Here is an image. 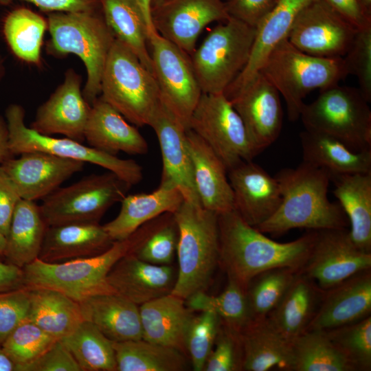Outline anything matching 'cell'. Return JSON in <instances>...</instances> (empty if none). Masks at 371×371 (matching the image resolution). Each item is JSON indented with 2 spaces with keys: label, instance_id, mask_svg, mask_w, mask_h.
<instances>
[{
  "label": "cell",
  "instance_id": "obj_1",
  "mask_svg": "<svg viewBox=\"0 0 371 371\" xmlns=\"http://www.w3.org/2000/svg\"><path fill=\"white\" fill-rule=\"evenodd\" d=\"M219 264L228 278L246 289L256 276L266 270L287 267L300 271L314 244L317 230L288 243H278L247 224L232 210L218 214Z\"/></svg>",
  "mask_w": 371,
  "mask_h": 371
},
{
  "label": "cell",
  "instance_id": "obj_2",
  "mask_svg": "<svg viewBox=\"0 0 371 371\" xmlns=\"http://www.w3.org/2000/svg\"><path fill=\"white\" fill-rule=\"evenodd\" d=\"M274 177L281 203L268 220L256 227L258 230L280 235L295 228H346L348 220L343 209L327 196L331 181L328 170L302 161L295 168L281 169Z\"/></svg>",
  "mask_w": 371,
  "mask_h": 371
},
{
  "label": "cell",
  "instance_id": "obj_3",
  "mask_svg": "<svg viewBox=\"0 0 371 371\" xmlns=\"http://www.w3.org/2000/svg\"><path fill=\"white\" fill-rule=\"evenodd\" d=\"M168 218L164 214L151 220L128 238L113 241L108 249L93 256L55 263L36 258L22 268L24 287L54 289L78 303L95 295L114 293L106 280L111 268L120 258L133 253Z\"/></svg>",
  "mask_w": 371,
  "mask_h": 371
},
{
  "label": "cell",
  "instance_id": "obj_4",
  "mask_svg": "<svg viewBox=\"0 0 371 371\" xmlns=\"http://www.w3.org/2000/svg\"><path fill=\"white\" fill-rule=\"evenodd\" d=\"M173 215L179 232V269L170 293L186 300L205 291L219 264L218 214L183 201Z\"/></svg>",
  "mask_w": 371,
  "mask_h": 371
},
{
  "label": "cell",
  "instance_id": "obj_5",
  "mask_svg": "<svg viewBox=\"0 0 371 371\" xmlns=\"http://www.w3.org/2000/svg\"><path fill=\"white\" fill-rule=\"evenodd\" d=\"M51 36L46 51L56 56L73 54L81 59L87 71L82 90L91 105L100 95L104 67L115 36L102 11L52 12L47 19Z\"/></svg>",
  "mask_w": 371,
  "mask_h": 371
},
{
  "label": "cell",
  "instance_id": "obj_6",
  "mask_svg": "<svg viewBox=\"0 0 371 371\" xmlns=\"http://www.w3.org/2000/svg\"><path fill=\"white\" fill-rule=\"evenodd\" d=\"M284 98L290 121L300 118L303 100L312 91L338 85L348 76L343 58H323L299 50L285 38L266 58L260 71Z\"/></svg>",
  "mask_w": 371,
  "mask_h": 371
},
{
  "label": "cell",
  "instance_id": "obj_7",
  "mask_svg": "<svg viewBox=\"0 0 371 371\" xmlns=\"http://www.w3.org/2000/svg\"><path fill=\"white\" fill-rule=\"evenodd\" d=\"M100 96L137 126H148L160 102L153 74L116 38L102 72Z\"/></svg>",
  "mask_w": 371,
  "mask_h": 371
},
{
  "label": "cell",
  "instance_id": "obj_8",
  "mask_svg": "<svg viewBox=\"0 0 371 371\" xmlns=\"http://www.w3.org/2000/svg\"><path fill=\"white\" fill-rule=\"evenodd\" d=\"M256 28L229 17L212 28L192 52L191 62L203 93H224L250 56Z\"/></svg>",
  "mask_w": 371,
  "mask_h": 371
},
{
  "label": "cell",
  "instance_id": "obj_9",
  "mask_svg": "<svg viewBox=\"0 0 371 371\" xmlns=\"http://www.w3.org/2000/svg\"><path fill=\"white\" fill-rule=\"evenodd\" d=\"M359 88L338 85L322 89L304 104L305 129L337 138L355 151L371 150V110Z\"/></svg>",
  "mask_w": 371,
  "mask_h": 371
},
{
  "label": "cell",
  "instance_id": "obj_10",
  "mask_svg": "<svg viewBox=\"0 0 371 371\" xmlns=\"http://www.w3.org/2000/svg\"><path fill=\"white\" fill-rule=\"evenodd\" d=\"M131 185L112 172L93 174L60 187L40 205L47 226L99 223L105 212L127 195Z\"/></svg>",
  "mask_w": 371,
  "mask_h": 371
},
{
  "label": "cell",
  "instance_id": "obj_11",
  "mask_svg": "<svg viewBox=\"0 0 371 371\" xmlns=\"http://www.w3.org/2000/svg\"><path fill=\"white\" fill-rule=\"evenodd\" d=\"M24 109L11 104L5 109L8 145L13 155L30 151H41L56 156L100 166L116 174L131 186L143 179L142 166L133 159H124L65 137L40 134L25 123Z\"/></svg>",
  "mask_w": 371,
  "mask_h": 371
},
{
  "label": "cell",
  "instance_id": "obj_12",
  "mask_svg": "<svg viewBox=\"0 0 371 371\" xmlns=\"http://www.w3.org/2000/svg\"><path fill=\"white\" fill-rule=\"evenodd\" d=\"M188 129L208 144L227 171L258 155L241 117L224 93H202Z\"/></svg>",
  "mask_w": 371,
  "mask_h": 371
},
{
  "label": "cell",
  "instance_id": "obj_13",
  "mask_svg": "<svg viewBox=\"0 0 371 371\" xmlns=\"http://www.w3.org/2000/svg\"><path fill=\"white\" fill-rule=\"evenodd\" d=\"M160 101L188 130L202 91L190 55L157 32L148 38Z\"/></svg>",
  "mask_w": 371,
  "mask_h": 371
},
{
  "label": "cell",
  "instance_id": "obj_14",
  "mask_svg": "<svg viewBox=\"0 0 371 371\" xmlns=\"http://www.w3.org/2000/svg\"><path fill=\"white\" fill-rule=\"evenodd\" d=\"M371 269V253L353 243L346 228L317 230L308 257L300 271L326 291Z\"/></svg>",
  "mask_w": 371,
  "mask_h": 371
},
{
  "label": "cell",
  "instance_id": "obj_15",
  "mask_svg": "<svg viewBox=\"0 0 371 371\" xmlns=\"http://www.w3.org/2000/svg\"><path fill=\"white\" fill-rule=\"evenodd\" d=\"M357 30L323 0H314L298 14L286 38L307 54L342 58Z\"/></svg>",
  "mask_w": 371,
  "mask_h": 371
},
{
  "label": "cell",
  "instance_id": "obj_16",
  "mask_svg": "<svg viewBox=\"0 0 371 371\" xmlns=\"http://www.w3.org/2000/svg\"><path fill=\"white\" fill-rule=\"evenodd\" d=\"M229 17L223 0H166L151 9L157 32L190 56L207 25Z\"/></svg>",
  "mask_w": 371,
  "mask_h": 371
},
{
  "label": "cell",
  "instance_id": "obj_17",
  "mask_svg": "<svg viewBox=\"0 0 371 371\" xmlns=\"http://www.w3.org/2000/svg\"><path fill=\"white\" fill-rule=\"evenodd\" d=\"M280 93L258 72L244 87L229 99L241 117L258 155L279 137L283 120Z\"/></svg>",
  "mask_w": 371,
  "mask_h": 371
},
{
  "label": "cell",
  "instance_id": "obj_18",
  "mask_svg": "<svg viewBox=\"0 0 371 371\" xmlns=\"http://www.w3.org/2000/svg\"><path fill=\"white\" fill-rule=\"evenodd\" d=\"M81 83V76L73 69H67L63 82L37 109L30 128L42 135L60 134L84 142L91 105L83 96Z\"/></svg>",
  "mask_w": 371,
  "mask_h": 371
},
{
  "label": "cell",
  "instance_id": "obj_19",
  "mask_svg": "<svg viewBox=\"0 0 371 371\" xmlns=\"http://www.w3.org/2000/svg\"><path fill=\"white\" fill-rule=\"evenodd\" d=\"M148 126L154 130L160 146L162 158L160 183L177 188L184 201L201 206L194 181L187 129L161 101Z\"/></svg>",
  "mask_w": 371,
  "mask_h": 371
},
{
  "label": "cell",
  "instance_id": "obj_20",
  "mask_svg": "<svg viewBox=\"0 0 371 371\" xmlns=\"http://www.w3.org/2000/svg\"><path fill=\"white\" fill-rule=\"evenodd\" d=\"M1 164L22 199H44L73 175L82 170L85 163L41 151L22 153Z\"/></svg>",
  "mask_w": 371,
  "mask_h": 371
},
{
  "label": "cell",
  "instance_id": "obj_21",
  "mask_svg": "<svg viewBox=\"0 0 371 371\" xmlns=\"http://www.w3.org/2000/svg\"><path fill=\"white\" fill-rule=\"evenodd\" d=\"M234 195V210L257 227L278 209L282 196L278 182L252 161H243L227 171Z\"/></svg>",
  "mask_w": 371,
  "mask_h": 371
},
{
  "label": "cell",
  "instance_id": "obj_22",
  "mask_svg": "<svg viewBox=\"0 0 371 371\" xmlns=\"http://www.w3.org/2000/svg\"><path fill=\"white\" fill-rule=\"evenodd\" d=\"M371 271L358 273L324 291L319 308L306 330H329L370 315Z\"/></svg>",
  "mask_w": 371,
  "mask_h": 371
},
{
  "label": "cell",
  "instance_id": "obj_23",
  "mask_svg": "<svg viewBox=\"0 0 371 371\" xmlns=\"http://www.w3.org/2000/svg\"><path fill=\"white\" fill-rule=\"evenodd\" d=\"M176 278L170 265H153L130 253L113 265L106 280L114 293L141 305L170 293Z\"/></svg>",
  "mask_w": 371,
  "mask_h": 371
},
{
  "label": "cell",
  "instance_id": "obj_24",
  "mask_svg": "<svg viewBox=\"0 0 371 371\" xmlns=\"http://www.w3.org/2000/svg\"><path fill=\"white\" fill-rule=\"evenodd\" d=\"M195 188L204 209L217 214L234 210V195L223 161L198 135L186 131Z\"/></svg>",
  "mask_w": 371,
  "mask_h": 371
},
{
  "label": "cell",
  "instance_id": "obj_25",
  "mask_svg": "<svg viewBox=\"0 0 371 371\" xmlns=\"http://www.w3.org/2000/svg\"><path fill=\"white\" fill-rule=\"evenodd\" d=\"M89 146L109 155H145L146 140L116 109L99 96L91 104L84 131Z\"/></svg>",
  "mask_w": 371,
  "mask_h": 371
},
{
  "label": "cell",
  "instance_id": "obj_26",
  "mask_svg": "<svg viewBox=\"0 0 371 371\" xmlns=\"http://www.w3.org/2000/svg\"><path fill=\"white\" fill-rule=\"evenodd\" d=\"M314 0H277L273 8L256 26L248 62L224 94L230 98L244 87L260 71L266 58L280 41L287 38L295 20Z\"/></svg>",
  "mask_w": 371,
  "mask_h": 371
},
{
  "label": "cell",
  "instance_id": "obj_27",
  "mask_svg": "<svg viewBox=\"0 0 371 371\" xmlns=\"http://www.w3.org/2000/svg\"><path fill=\"white\" fill-rule=\"evenodd\" d=\"M113 243L99 223L47 226L38 258L55 263L93 256L105 251Z\"/></svg>",
  "mask_w": 371,
  "mask_h": 371
},
{
  "label": "cell",
  "instance_id": "obj_28",
  "mask_svg": "<svg viewBox=\"0 0 371 371\" xmlns=\"http://www.w3.org/2000/svg\"><path fill=\"white\" fill-rule=\"evenodd\" d=\"M184 201L180 191L160 183L150 193L126 195L117 216L103 227L113 240L125 239L145 223L166 213L174 214Z\"/></svg>",
  "mask_w": 371,
  "mask_h": 371
},
{
  "label": "cell",
  "instance_id": "obj_29",
  "mask_svg": "<svg viewBox=\"0 0 371 371\" xmlns=\"http://www.w3.org/2000/svg\"><path fill=\"white\" fill-rule=\"evenodd\" d=\"M142 339L184 353L185 338L193 316L185 300L171 293L139 306Z\"/></svg>",
  "mask_w": 371,
  "mask_h": 371
},
{
  "label": "cell",
  "instance_id": "obj_30",
  "mask_svg": "<svg viewBox=\"0 0 371 371\" xmlns=\"http://www.w3.org/2000/svg\"><path fill=\"white\" fill-rule=\"evenodd\" d=\"M238 334L243 348V370L293 371L291 342L267 317L253 320Z\"/></svg>",
  "mask_w": 371,
  "mask_h": 371
},
{
  "label": "cell",
  "instance_id": "obj_31",
  "mask_svg": "<svg viewBox=\"0 0 371 371\" xmlns=\"http://www.w3.org/2000/svg\"><path fill=\"white\" fill-rule=\"evenodd\" d=\"M85 320L113 341L142 339L139 306L117 293L93 295L79 303Z\"/></svg>",
  "mask_w": 371,
  "mask_h": 371
},
{
  "label": "cell",
  "instance_id": "obj_32",
  "mask_svg": "<svg viewBox=\"0 0 371 371\" xmlns=\"http://www.w3.org/2000/svg\"><path fill=\"white\" fill-rule=\"evenodd\" d=\"M324 291L298 271L277 306L267 317L288 341L306 331L315 316Z\"/></svg>",
  "mask_w": 371,
  "mask_h": 371
},
{
  "label": "cell",
  "instance_id": "obj_33",
  "mask_svg": "<svg viewBox=\"0 0 371 371\" xmlns=\"http://www.w3.org/2000/svg\"><path fill=\"white\" fill-rule=\"evenodd\" d=\"M300 139L302 161L331 175L371 172V150L355 151L336 137L307 129Z\"/></svg>",
  "mask_w": 371,
  "mask_h": 371
},
{
  "label": "cell",
  "instance_id": "obj_34",
  "mask_svg": "<svg viewBox=\"0 0 371 371\" xmlns=\"http://www.w3.org/2000/svg\"><path fill=\"white\" fill-rule=\"evenodd\" d=\"M331 181L350 225V238L360 249L371 253V172L333 175Z\"/></svg>",
  "mask_w": 371,
  "mask_h": 371
},
{
  "label": "cell",
  "instance_id": "obj_35",
  "mask_svg": "<svg viewBox=\"0 0 371 371\" xmlns=\"http://www.w3.org/2000/svg\"><path fill=\"white\" fill-rule=\"evenodd\" d=\"M47 225L35 201L21 199L13 212L4 256L20 268L38 258Z\"/></svg>",
  "mask_w": 371,
  "mask_h": 371
},
{
  "label": "cell",
  "instance_id": "obj_36",
  "mask_svg": "<svg viewBox=\"0 0 371 371\" xmlns=\"http://www.w3.org/2000/svg\"><path fill=\"white\" fill-rule=\"evenodd\" d=\"M28 289L27 318L54 338H65L85 320L80 304L65 294L47 288Z\"/></svg>",
  "mask_w": 371,
  "mask_h": 371
},
{
  "label": "cell",
  "instance_id": "obj_37",
  "mask_svg": "<svg viewBox=\"0 0 371 371\" xmlns=\"http://www.w3.org/2000/svg\"><path fill=\"white\" fill-rule=\"evenodd\" d=\"M104 20L116 38L125 43L153 74L148 31L135 0H98Z\"/></svg>",
  "mask_w": 371,
  "mask_h": 371
},
{
  "label": "cell",
  "instance_id": "obj_38",
  "mask_svg": "<svg viewBox=\"0 0 371 371\" xmlns=\"http://www.w3.org/2000/svg\"><path fill=\"white\" fill-rule=\"evenodd\" d=\"M116 371H181L187 362L180 350L143 339L113 341Z\"/></svg>",
  "mask_w": 371,
  "mask_h": 371
},
{
  "label": "cell",
  "instance_id": "obj_39",
  "mask_svg": "<svg viewBox=\"0 0 371 371\" xmlns=\"http://www.w3.org/2000/svg\"><path fill=\"white\" fill-rule=\"evenodd\" d=\"M47 23L42 16L26 8L10 12L3 22L2 32L12 53L27 63L39 65L41 47Z\"/></svg>",
  "mask_w": 371,
  "mask_h": 371
},
{
  "label": "cell",
  "instance_id": "obj_40",
  "mask_svg": "<svg viewBox=\"0 0 371 371\" xmlns=\"http://www.w3.org/2000/svg\"><path fill=\"white\" fill-rule=\"evenodd\" d=\"M185 302L192 311L214 312L223 325L238 333L254 320L245 289L229 278L225 289L219 295H210L199 291Z\"/></svg>",
  "mask_w": 371,
  "mask_h": 371
},
{
  "label": "cell",
  "instance_id": "obj_41",
  "mask_svg": "<svg viewBox=\"0 0 371 371\" xmlns=\"http://www.w3.org/2000/svg\"><path fill=\"white\" fill-rule=\"evenodd\" d=\"M291 346L293 371H354L324 330H306Z\"/></svg>",
  "mask_w": 371,
  "mask_h": 371
},
{
  "label": "cell",
  "instance_id": "obj_42",
  "mask_svg": "<svg viewBox=\"0 0 371 371\" xmlns=\"http://www.w3.org/2000/svg\"><path fill=\"white\" fill-rule=\"evenodd\" d=\"M60 340L82 371H116L112 341L91 322L84 320L71 334Z\"/></svg>",
  "mask_w": 371,
  "mask_h": 371
},
{
  "label": "cell",
  "instance_id": "obj_43",
  "mask_svg": "<svg viewBox=\"0 0 371 371\" xmlns=\"http://www.w3.org/2000/svg\"><path fill=\"white\" fill-rule=\"evenodd\" d=\"M298 271L287 267L273 268L256 276L246 287L254 320L267 317L277 306Z\"/></svg>",
  "mask_w": 371,
  "mask_h": 371
},
{
  "label": "cell",
  "instance_id": "obj_44",
  "mask_svg": "<svg viewBox=\"0 0 371 371\" xmlns=\"http://www.w3.org/2000/svg\"><path fill=\"white\" fill-rule=\"evenodd\" d=\"M354 371L371 370V316L326 331Z\"/></svg>",
  "mask_w": 371,
  "mask_h": 371
},
{
  "label": "cell",
  "instance_id": "obj_45",
  "mask_svg": "<svg viewBox=\"0 0 371 371\" xmlns=\"http://www.w3.org/2000/svg\"><path fill=\"white\" fill-rule=\"evenodd\" d=\"M57 340L28 318L21 322L2 344L19 371L37 359Z\"/></svg>",
  "mask_w": 371,
  "mask_h": 371
},
{
  "label": "cell",
  "instance_id": "obj_46",
  "mask_svg": "<svg viewBox=\"0 0 371 371\" xmlns=\"http://www.w3.org/2000/svg\"><path fill=\"white\" fill-rule=\"evenodd\" d=\"M221 324L220 317L212 311H200L198 315L192 316L186 334L185 347L194 370H203Z\"/></svg>",
  "mask_w": 371,
  "mask_h": 371
},
{
  "label": "cell",
  "instance_id": "obj_47",
  "mask_svg": "<svg viewBox=\"0 0 371 371\" xmlns=\"http://www.w3.org/2000/svg\"><path fill=\"white\" fill-rule=\"evenodd\" d=\"M178 237V228L172 214L133 254L153 265H170L177 251Z\"/></svg>",
  "mask_w": 371,
  "mask_h": 371
},
{
  "label": "cell",
  "instance_id": "obj_48",
  "mask_svg": "<svg viewBox=\"0 0 371 371\" xmlns=\"http://www.w3.org/2000/svg\"><path fill=\"white\" fill-rule=\"evenodd\" d=\"M348 75L355 76L363 97L371 102V27L358 30L353 41L342 57Z\"/></svg>",
  "mask_w": 371,
  "mask_h": 371
},
{
  "label": "cell",
  "instance_id": "obj_49",
  "mask_svg": "<svg viewBox=\"0 0 371 371\" xmlns=\"http://www.w3.org/2000/svg\"><path fill=\"white\" fill-rule=\"evenodd\" d=\"M243 348L238 333L222 324L203 370H243Z\"/></svg>",
  "mask_w": 371,
  "mask_h": 371
},
{
  "label": "cell",
  "instance_id": "obj_50",
  "mask_svg": "<svg viewBox=\"0 0 371 371\" xmlns=\"http://www.w3.org/2000/svg\"><path fill=\"white\" fill-rule=\"evenodd\" d=\"M29 306L28 289L0 292V346L16 326L27 318Z\"/></svg>",
  "mask_w": 371,
  "mask_h": 371
},
{
  "label": "cell",
  "instance_id": "obj_51",
  "mask_svg": "<svg viewBox=\"0 0 371 371\" xmlns=\"http://www.w3.org/2000/svg\"><path fill=\"white\" fill-rule=\"evenodd\" d=\"M22 371H82L65 344L57 340L49 349Z\"/></svg>",
  "mask_w": 371,
  "mask_h": 371
},
{
  "label": "cell",
  "instance_id": "obj_52",
  "mask_svg": "<svg viewBox=\"0 0 371 371\" xmlns=\"http://www.w3.org/2000/svg\"><path fill=\"white\" fill-rule=\"evenodd\" d=\"M277 0H226L225 7L231 17L256 27L273 8Z\"/></svg>",
  "mask_w": 371,
  "mask_h": 371
},
{
  "label": "cell",
  "instance_id": "obj_53",
  "mask_svg": "<svg viewBox=\"0 0 371 371\" xmlns=\"http://www.w3.org/2000/svg\"><path fill=\"white\" fill-rule=\"evenodd\" d=\"M21 199L12 181L0 164V231L5 238L14 210Z\"/></svg>",
  "mask_w": 371,
  "mask_h": 371
},
{
  "label": "cell",
  "instance_id": "obj_54",
  "mask_svg": "<svg viewBox=\"0 0 371 371\" xmlns=\"http://www.w3.org/2000/svg\"><path fill=\"white\" fill-rule=\"evenodd\" d=\"M323 1L357 30L371 27V14L361 6L358 0Z\"/></svg>",
  "mask_w": 371,
  "mask_h": 371
},
{
  "label": "cell",
  "instance_id": "obj_55",
  "mask_svg": "<svg viewBox=\"0 0 371 371\" xmlns=\"http://www.w3.org/2000/svg\"><path fill=\"white\" fill-rule=\"evenodd\" d=\"M13 0H0L8 3ZM31 3L42 10L52 12L101 11L98 0H21Z\"/></svg>",
  "mask_w": 371,
  "mask_h": 371
},
{
  "label": "cell",
  "instance_id": "obj_56",
  "mask_svg": "<svg viewBox=\"0 0 371 371\" xmlns=\"http://www.w3.org/2000/svg\"><path fill=\"white\" fill-rule=\"evenodd\" d=\"M23 287V269L9 262H3L0 260V292Z\"/></svg>",
  "mask_w": 371,
  "mask_h": 371
},
{
  "label": "cell",
  "instance_id": "obj_57",
  "mask_svg": "<svg viewBox=\"0 0 371 371\" xmlns=\"http://www.w3.org/2000/svg\"><path fill=\"white\" fill-rule=\"evenodd\" d=\"M14 157L8 145V132L5 117L0 115V164Z\"/></svg>",
  "mask_w": 371,
  "mask_h": 371
},
{
  "label": "cell",
  "instance_id": "obj_58",
  "mask_svg": "<svg viewBox=\"0 0 371 371\" xmlns=\"http://www.w3.org/2000/svg\"><path fill=\"white\" fill-rule=\"evenodd\" d=\"M138 6L139 7L142 14L145 19L148 31V38L150 36L157 32L152 23L151 20V0H135Z\"/></svg>",
  "mask_w": 371,
  "mask_h": 371
},
{
  "label": "cell",
  "instance_id": "obj_59",
  "mask_svg": "<svg viewBox=\"0 0 371 371\" xmlns=\"http://www.w3.org/2000/svg\"><path fill=\"white\" fill-rule=\"evenodd\" d=\"M0 371H19V365L0 346Z\"/></svg>",
  "mask_w": 371,
  "mask_h": 371
},
{
  "label": "cell",
  "instance_id": "obj_60",
  "mask_svg": "<svg viewBox=\"0 0 371 371\" xmlns=\"http://www.w3.org/2000/svg\"><path fill=\"white\" fill-rule=\"evenodd\" d=\"M6 245V238L0 231V258L3 257Z\"/></svg>",
  "mask_w": 371,
  "mask_h": 371
},
{
  "label": "cell",
  "instance_id": "obj_61",
  "mask_svg": "<svg viewBox=\"0 0 371 371\" xmlns=\"http://www.w3.org/2000/svg\"><path fill=\"white\" fill-rule=\"evenodd\" d=\"M361 6L371 14V0H358Z\"/></svg>",
  "mask_w": 371,
  "mask_h": 371
},
{
  "label": "cell",
  "instance_id": "obj_62",
  "mask_svg": "<svg viewBox=\"0 0 371 371\" xmlns=\"http://www.w3.org/2000/svg\"><path fill=\"white\" fill-rule=\"evenodd\" d=\"M5 73V67L4 65V60L0 53V82L3 79Z\"/></svg>",
  "mask_w": 371,
  "mask_h": 371
},
{
  "label": "cell",
  "instance_id": "obj_63",
  "mask_svg": "<svg viewBox=\"0 0 371 371\" xmlns=\"http://www.w3.org/2000/svg\"><path fill=\"white\" fill-rule=\"evenodd\" d=\"M166 0H151V9L152 8L159 5L160 3H163Z\"/></svg>",
  "mask_w": 371,
  "mask_h": 371
}]
</instances>
